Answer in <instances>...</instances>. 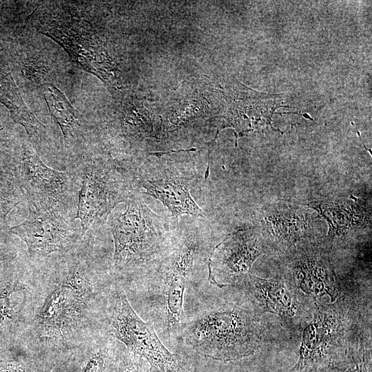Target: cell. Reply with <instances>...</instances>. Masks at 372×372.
Wrapping results in <instances>:
<instances>
[{
    "label": "cell",
    "mask_w": 372,
    "mask_h": 372,
    "mask_svg": "<svg viewBox=\"0 0 372 372\" xmlns=\"http://www.w3.org/2000/svg\"><path fill=\"white\" fill-rule=\"evenodd\" d=\"M52 3L48 9L33 12L37 30L63 47L73 62L100 79L114 98L124 93L118 63L96 28L86 2Z\"/></svg>",
    "instance_id": "obj_1"
},
{
    "label": "cell",
    "mask_w": 372,
    "mask_h": 372,
    "mask_svg": "<svg viewBox=\"0 0 372 372\" xmlns=\"http://www.w3.org/2000/svg\"><path fill=\"white\" fill-rule=\"evenodd\" d=\"M181 331L187 344L201 356L230 362L258 349L262 326L251 305L227 304L198 315Z\"/></svg>",
    "instance_id": "obj_2"
},
{
    "label": "cell",
    "mask_w": 372,
    "mask_h": 372,
    "mask_svg": "<svg viewBox=\"0 0 372 372\" xmlns=\"http://www.w3.org/2000/svg\"><path fill=\"white\" fill-rule=\"evenodd\" d=\"M358 315L342 294L333 302H313L302 326L298 360L291 372L332 370L358 335Z\"/></svg>",
    "instance_id": "obj_3"
},
{
    "label": "cell",
    "mask_w": 372,
    "mask_h": 372,
    "mask_svg": "<svg viewBox=\"0 0 372 372\" xmlns=\"http://www.w3.org/2000/svg\"><path fill=\"white\" fill-rule=\"evenodd\" d=\"M124 212L113 216L110 229L114 243V265L121 271L152 260L169 244L170 227L143 198L133 194Z\"/></svg>",
    "instance_id": "obj_4"
},
{
    "label": "cell",
    "mask_w": 372,
    "mask_h": 372,
    "mask_svg": "<svg viewBox=\"0 0 372 372\" xmlns=\"http://www.w3.org/2000/svg\"><path fill=\"white\" fill-rule=\"evenodd\" d=\"M93 296L85 266H72L48 294L35 318L39 338L45 342H63L80 329Z\"/></svg>",
    "instance_id": "obj_5"
},
{
    "label": "cell",
    "mask_w": 372,
    "mask_h": 372,
    "mask_svg": "<svg viewBox=\"0 0 372 372\" xmlns=\"http://www.w3.org/2000/svg\"><path fill=\"white\" fill-rule=\"evenodd\" d=\"M134 174L114 160L97 158L87 162L81 176L75 218L80 220L82 236L92 224L105 220L114 207L134 194Z\"/></svg>",
    "instance_id": "obj_6"
},
{
    "label": "cell",
    "mask_w": 372,
    "mask_h": 372,
    "mask_svg": "<svg viewBox=\"0 0 372 372\" xmlns=\"http://www.w3.org/2000/svg\"><path fill=\"white\" fill-rule=\"evenodd\" d=\"M200 234L192 231L165 249L158 265V305L169 334L182 331L185 322L184 295L189 275L201 251Z\"/></svg>",
    "instance_id": "obj_7"
},
{
    "label": "cell",
    "mask_w": 372,
    "mask_h": 372,
    "mask_svg": "<svg viewBox=\"0 0 372 372\" xmlns=\"http://www.w3.org/2000/svg\"><path fill=\"white\" fill-rule=\"evenodd\" d=\"M109 316L114 337L149 365L152 372H183L176 357L162 343L153 326L134 310L122 288L117 287Z\"/></svg>",
    "instance_id": "obj_8"
},
{
    "label": "cell",
    "mask_w": 372,
    "mask_h": 372,
    "mask_svg": "<svg viewBox=\"0 0 372 372\" xmlns=\"http://www.w3.org/2000/svg\"><path fill=\"white\" fill-rule=\"evenodd\" d=\"M223 91L225 109L217 116L219 126L215 138L209 143L213 144L220 130L231 127L236 130V142L239 136L245 133L271 127V118L276 110L285 107L282 104L286 94H269L260 92L245 86L236 79L231 77Z\"/></svg>",
    "instance_id": "obj_9"
},
{
    "label": "cell",
    "mask_w": 372,
    "mask_h": 372,
    "mask_svg": "<svg viewBox=\"0 0 372 372\" xmlns=\"http://www.w3.org/2000/svg\"><path fill=\"white\" fill-rule=\"evenodd\" d=\"M240 286L257 312L278 316L285 328L301 329L311 315L313 302L303 300L305 296L283 277L261 278L250 275Z\"/></svg>",
    "instance_id": "obj_10"
},
{
    "label": "cell",
    "mask_w": 372,
    "mask_h": 372,
    "mask_svg": "<svg viewBox=\"0 0 372 372\" xmlns=\"http://www.w3.org/2000/svg\"><path fill=\"white\" fill-rule=\"evenodd\" d=\"M262 252V238L254 229L229 234L208 258L209 281L219 288L240 286L250 276L253 263Z\"/></svg>",
    "instance_id": "obj_11"
},
{
    "label": "cell",
    "mask_w": 372,
    "mask_h": 372,
    "mask_svg": "<svg viewBox=\"0 0 372 372\" xmlns=\"http://www.w3.org/2000/svg\"><path fill=\"white\" fill-rule=\"evenodd\" d=\"M294 249L286 280L312 302H322L325 297L335 302L341 288L328 256L311 246Z\"/></svg>",
    "instance_id": "obj_12"
},
{
    "label": "cell",
    "mask_w": 372,
    "mask_h": 372,
    "mask_svg": "<svg viewBox=\"0 0 372 372\" xmlns=\"http://www.w3.org/2000/svg\"><path fill=\"white\" fill-rule=\"evenodd\" d=\"M223 91L198 80L183 85L168 103L159 124L158 137L191 127L219 110Z\"/></svg>",
    "instance_id": "obj_13"
},
{
    "label": "cell",
    "mask_w": 372,
    "mask_h": 372,
    "mask_svg": "<svg viewBox=\"0 0 372 372\" xmlns=\"http://www.w3.org/2000/svg\"><path fill=\"white\" fill-rule=\"evenodd\" d=\"M28 206L27 218L11 227L10 231L25 243L32 256L68 251L80 239V234L54 209L42 210Z\"/></svg>",
    "instance_id": "obj_14"
},
{
    "label": "cell",
    "mask_w": 372,
    "mask_h": 372,
    "mask_svg": "<svg viewBox=\"0 0 372 372\" xmlns=\"http://www.w3.org/2000/svg\"><path fill=\"white\" fill-rule=\"evenodd\" d=\"M115 99L103 123L107 144L130 151L145 140L158 136L154 119L135 96L125 92Z\"/></svg>",
    "instance_id": "obj_15"
},
{
    "label": "cell",
    "mask_w": 372,
    "mask_h": 372,
    "mask_svg": "<svg viewBox=\"0 0 372 372\" xmlns=\"http://www.w3.org/2000/svg\"><path fill=\"white\" fill-rule=\"evenodd\" d=\"M19 178L29 205L42 210L54 209L68 185L65 173L46 165L31 148L23 152Z\"/></svg>",
    "instance_id": "obj_16"
},
{
    "label": "cell",
    "mask_w": 372,
    "mask_h": 372,
    "mask_svg": "<svg viewBox=\"0 0 372 372\" xmlns=\"http://www.w3.org/2000/svg\"><path fill=\"white\" fill-rule=\"evenodd\" d=\"M153 174L138 171L137 178L145 190L143 194L161 202L175 218L183 215L204 217L190 192L194 177L176 174L170 168H156Z\"/></svg>",
    "instance_id": "obj_17"
},
{
    "label": "cell",
    "mask_w": 372,
    "mask_h": 372,
    "mask_svg": "<svg viewBox=\"0 0 372 372\" xmlns=\"http://www.w3.org/2000/svg\"><path fill=\"white\" fill-rule=\"evenodd\" d=\"M0 102L10 111L12 119L21 125L30 138L39 143L45 126L25 104L10 71L0 61Z\"/></svg>",
    "instance_id": "obj_18"
},
{
    "label": "cell",
    "mask_w": 372,
    "mask_h": 372,
    "mask_svg": "<svg viewBox=\"0 0 372 372\" xmlns=\"http://www.w3.org/2000/svg\"><path fill=\"white\" fill-rule=\"evenodd\" d=\"M269 213L263 218V227L271 244L285 250L296 247L305 236L307 225L304 216L291 209Z\"/></svg>",
    "instance_id": "obj_19"
},
{
    "label": "cell",
    "mask_w": 372,
    "mask_h": 372,
    "mask_svg": "<svg viewBox=\"0 0 372 372\" xmlns=\"http://www.w3.org/2000/svg\"><path fill=\"white\" fill-rule=\"evenodd\" d=\"M41 89L50 113L59 126L65 147L68 149L82 129V116L54 83H45Z\"/></svg>",
    "instance_id": "obj_20"
},
{
    "label": "cell",
    "mask_w": 372,
    "mask_h": 372,
    "mask_svg": "<svg viewBox=\"0 0 372 372\" xmlns=\"http://www.w3.org/2000/svg\"><path fill=\"white\" fill-rule=\"evenodd\" d=\"M371 339L358 335L334 364L333 372H371Z\"/></svg>",
    "instance_id": "obj_21"
},
{
    "label": "cell",
    "mask_w": 372,
    "mask_h": 372,
    "mask_svg": "<svg viewBox=\"0 0 372 372\" xmlns=\"http://www.w3.org/2000/svg\"><path fill=\"white\" fill-rule=\"evenodd\" d=\"M22 289L13 281L0 282V330L9 329L19 313Z\"/></svg>",
    "instance_id": "obj_22"
},
{
    "label": "cell",
    "mask_w": 372,
    "mask_h": 372,
    "mask_svg": "<svg viewBox=\"0 0 372 372\" xmlns=\"http://www.w3.org/2000/svg\"><path fill=\"white\" fill-rule=\"evenodd\" d=\"M329 223V234L340 235L349 229L353 228L354 221L352 205H342L339 203H318L315 205Z\"/></svg>",
    "instance_id": "obj_23"
},
{
    "label": "cell",
    "mask_w": 372,
    "mask_h": 372,
    "mask_svg": "<svg viewBox=\"0 0 372 372\" xmlns=\"http://www.w3.org/2000/svg\"><path fill=\"white\" fill-rule=\"evenodd\" d=\"M105 368L106 355L100 349L87 358L80 372H105Z\"/></svg>",
    "instance_id": "obj_24"
},
{
    "label": "cell",
    "mask_w": 372,
    "mask_h": 372,
    "mask_svg": "<svg viewBox=\"0 0 372 372\" xmlns=\"http://www.w3.org/2000/svg\"><path fill=\"white\" fill-rule=\"evenodd\" d=\"M20 200L12 193L0 190V223L5 220L10 211L20 203Z\"/></svg>",
    "instance_id": "obj_25"
},
{
    "label": "cell",
    "mask_w": 372,
    "mask_h": 372,
    "mask_svg": "<svg viewBox=\"0 0 372 372\" xmlns=\"http://www.w3.org/2000/svg\"><path fill=\"white\" fill-rule=\"evenodd\" d=\"M0 372H29L19 362L16 360L0 361Z\"/></svg>",
    "instance_id": "obj_26"
},
{
    "label": "cell",
    "mask_w": 372,
    "mask_h": 372,
    "mask_svg": "<svg viewBox=\"0 0 372 372\" xmlns=\"http://www.w3.org/2000/svg\"><path fill=\"white\" fill-rule=\"evenodd\" d=\"M120 372H141L138 366L135 364H127L122 367Z\"/></svg>",
    "instance_id": "obj_27"
},
{
    "label": "cell",
    "mask_w": 372,
    "mask_h": 372,
    "mask_svg": "<svg viewBox=\"0 0 372 372\" xmlns=\"http://www.w3.org/2000/svg\"><path fill=\"white\" fill-rule=\"evenodd\" d=\"M316 372H333V370H324V371H316Z\"/></svg>",
    "instance_id": "obj_28"
}]
</instances>
